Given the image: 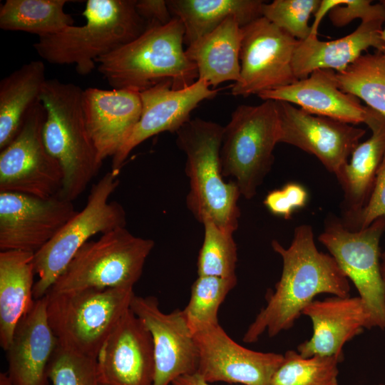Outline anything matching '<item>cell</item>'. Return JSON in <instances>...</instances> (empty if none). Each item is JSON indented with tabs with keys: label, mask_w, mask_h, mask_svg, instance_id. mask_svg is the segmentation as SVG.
Segmentation results:
<instances>
[{
	"label": "cell",
	"mask_w": 385,
	"mask_h": 385,
	"mask_svg": "<svg viewBox=\"0 0 385 385\" xmlns=\"http://www.w3.org/2000/svg\"><path fill=\"white\" fill-rule=\"evenodd\" d=\"M135 8L148 25L151 24L164 25L173 19L165 0H136Z\"/></svg>",
	"instance_id": "39"
},
{
	"label": "cell",
	"mask_w": 385,
	"mask_h": 385,
	"mask_svg": "<svg viewBox=\"0 0 385 385\" xmlns=\"http://www.w3.org/2000/svg\"><path fill=\"white\" fill-rule=\"evenodd\" d=\"M0 385H14V384L12 383L7 373L1 372L0 374Z\"/></svg>",
	"instance_id": "42"
},
{
	"label": "cell",
	"mask_w": 385,
	"mask_h": 385,
	"mask_svg": "<svg viewBox=\"0 0 385 385\" xmlns=\"http://www.w3.org/2000/svg\"><path fill=\"white\" fill-rule=\"evenodd\" d=\"M381 272L383 277V279L385 282V252L381 256Z\"/></svg>",
	"instance_id": "43"
},
{
	"label": "cell",
	"mask_w": 385,
	"mask_h": 385,
	"mask_svg": "<svg viewBox=\"0 0 385 385\" xmlns=\"http://www.w3.org/2000/svg\"><path fill=\"white\" fill-rule=\"evenodd\" d=\"M136 0H88L83 16L86 24L70 26L58 33L38 38L34 48L53 64H73L80 75H88L96 61L142 34L148 23L138 14Z\"/></svg>",
	"instance_id": "3"
},
{
	"label": "cell",
	"mask_w": 385,
	"mask_h": 385,
	"mask_svg": "<svg viewBox=\"0 0 385 385\" xmlns=\"http://www.w3.org/2000/svg\"><path fill=\"white\" fill-rule=\"evenodd\" d=\"M302 314L312 324L311 337L297 348L303 357L336 356L344 359L345 344L364 329H372L369 314L359 296L314 299Z\"/></svg>",
	"instance_id": "19"
},
{
	"label": "cell",
	"mask_w": 385,
	"mask_h": 385,
	"mask_svg": "<svg viewBox=\"0 0 385 385\" xmlns=\"http://www.w3.org/2000/svg\"><path fill=\"white\" fill-rule=\"evenodd\" d=\"M237 283V276H197L191 287L189 302L183 309L192 334L219 324L218 309Z\"/></svg>",
	"instance_id": "31"
},
{
	"label": "cell",
	"mask_w": 385,
	"mask_h": 385,
	"mask_svg": "<svg viewBox=\"0 0 385 385\" xmlns=\"http://www.w3.org/2000/svg\"><path fill=\"white\" fill-rule=\"evenodd\" d=\"M378 385H385V384H378Z\"/></svg>",
	"instance_id": "45"
},
{
	"label": "cell",
	"mask_w": 385,
	"mask_h": 385,
	"mask_svg": "<svg viewBox=\"0 0 385 385\" xmlns=\"http://www.w3.org/2000/svg\"><path fill=\"white\" fill-rule=\"evenodd\" d=\"M224 127L200 118L190 119L175 133L176 144L186 157L190 190L186 205L195 219H210L218 227L235 232L239 226L240 190L223 178L220 150Z\"/></svg>",
	"instance_id": "4"
},
{
	"label": "cell",
	"mask_w": 385,
	"mask_h": 385,
	"mask_svg": "<svg viewBox=\"0 0 385 385\" xmlns=\"http://www.w3.org/2000/svg\"><path fill=\"white\" fill-rule=\"evenodd\" d=\"M279 143L277 103L240 105L224 127L220 160L224 177H230L241 195L252 199L274 163Z\"/></svg>",
	"instance_id": "7"
},
{
	"label": "cell",
	"mask_w": 385,
	"mask_h": 385,
	"mask_svg": "<svg viewBox=\"0 0 385 385\" xmlns=\"http://www.w3.org/2000/svg\"><path fill=\"white\" fill-rule=\"evenodd\" d=\"M198 350L196 374L205 382L269 385L284 354L247 349L231 339L220 324L193 334Z\"/></svg>",
	"instance_id": "14"
},
{
	"label": "cell",
	"mask_w": 385,
	"mask_h": 385,
	"mask_svg": "<svg viewBox=\"0 0 385 385\" xmlns=\"http://www.w3.org/2000/svg\"><path fill=\"white\" fill-rule=\"evenodd\" d=\"M45 71L42 61H31L0 81L1 150L16 137L28 112L41 101Z\"/></svg>",
	"instance_id": "28"
},
{
	"label": "cell",
	"mask_w": 385,
	"mask_h": 385,
	"mask_svg": "<svg viewBox=\"0 0 385 385\" xmlns=\"http://www.w3.org/2000/svg\"><path fill=\"white\" fill-rule=\"evenodd\" d=\"M133 288L87 289L46 294L47 314L58 344L97 357L121 317L130 309Z\"/></svg>",
	"instance_id": "8"
},
{
	"label": "cell",
	"mask_w": 385,
	"mask_h": 385,
	"mask_svg": "<svg viewBox=\"0 0 385 385\" xmlns=\"http://www.w3.org/2000/svg\"><path fill=\"white\" fill-rule=\"evenodd\" d=\"M118 175L106 173L91 189L84 207L65 224L56 236L34 254V298L46 295L78 250L98 233L125 227L123 207L110 197L119 185Z\"/></svg>",
	"instance_id": "9"
},
{
	"label": "cell",
	"mask_w": 385,
	"mask_h": 385,
	"mask_svg": "<svg viewBox=\"0 0 385 385\" xmlns=\"http://www.w3.org/2000/svg\"><path fill=\"white\" fill-rule=\"evenodd\" d=\"M35 274L34 253L0 252V344L5 351L18 323L34 304Z\"/></svg>",
	"instance_id": "25"
},
{
	"label": "cell",
	"mask_w": 385,
	"mask_h": 385,
	"mask_svg": "<svg viewBox=\"0 0 385 385\" xmlns=\"http://www.w3.org/2000/svg\"><path fill=\"white\" fill-rule=\"evenodd\" d=\"M46 110L41 102L28 112L16 137L0 153V192L41 198L59 196L63 174L43 140Z\"/></svg>",
	"instance_id": "11"
},
{
	"label": "cell",
	"mask_w": 385,
	"mask_h": 385,
	"mask_svg": "<svg viewBox=\"0 0 385 385\" xmlns=\"http://www.w3.org/2000/svg\"><path fill=\"white\" fill-rule=\"evenodd\" d=\"M76 211L59 196L41 198L0 192V250L37 252Z\"/></svg>",
	"instance_id": "13"
},
{
	"label": "cell",
	"mask_w": 385,
	"mask_h": 385,
	"mask_svg": "<svg viewBox=\"0 0 385 385\" xmlns=\"http://www.w3.org/2000/svg\"><path fill=\"white\" fill-rule=\"evenodd\" d=\"M242 28L240 76L232 87L235 96L247 97L292 84L296 38L260 17Z\"/></svg>",
	"instance_id": "12"
},
{
	"label": "cell",
	"mask_w": 385,
	"mask_h": 385,
	"mask_svg": "<svg viewBox=\"0 0 385 385\" xmlns=\"http://www.w3.org/2000/svg\"><path fill=\"white\" fill-rule=\"evenodd\" d=\"M335 73L331 69H318L307 78L264 91L258 96L264 101L287 102L309 113L346 123H364L366 106H363L356 96L339 88L334 79Z\"/></svg>",
	"instance_id": "22"
},
{
	"label": "cell",
	"mask_w": 385,
	"mask_h": 385,
	"mask_svg": "<svg viewBox=\"0 0 385 385\" xmlns=\"http://www.w3.org/2000/svg\"><path fill=\"white\" fill-rule=\"evenodd\" d=\"M381 40L385 43V27L383 28L381 31Z\"/></svg>",
	"instance_id": "44"
},
{
	"label": "cell",
	"mask_w": 385,
	"mask_h": 385,
	"mask_svg": "<svg viewBox=\"0 0 385 385\" xmlns=\"http://www.w3.org/2000/svg\"><path fill=\"white\" fill-rule=\"evenodd\" d=\"M364 123L371 136L356 146L349 161L335 175L344 193L342 221L357 215L366 204L385 155V116L366 106Z\"/></svg>",
	"instance_id": "24"
},
{
	"label": "cell",
	"mask_w": 385,
	"mask_h": 385,
	"mask_svg": "<svg viewBox=\"0 0 385 385\" xmlns=\"http://www.w3.org/2000/svg\"><path fill=\"white\" fill-rule=\"evenodd\" d=\"M218 89L197 79L183 89H173L170 81L140 92L142 110L132 133L112 158L111 171L118 175L131 151L150 137L163 132L176 133L190 118V113L204 100L212 99Z\"/></svg>",
	"instance_id": "17"
},
{
	"label": "cell",
	"mask_w": 385,
	"mask_h": 385,
	"mask_svg": "<svg viewBox=\"0 0 385 385\" xmlns=\"http://www.w3.org/2000/svg\"><path fill=\"white\" fill-rule=\"evenodd\" d=\"M83 89L73 83L46 80L41 102L46 110L43 140L63 174L59 197L73 202L101 167L82 107Z\"/></svg>",
	"instance_id": "5"
},
{
	"label": "cell",
	"mask_w": 385,
	"mask_h": 385,
	"mask_svg": "<svg viewBox=\"0 0 385 385\" xmlns=\"http://www.w3.org/2000/svg\"><path fill=\"white\" fill-rule=\"evenodd\" d=\"M385 217V155L377 171L369 198L363 209L355 216L342 223L355 231L364 229L376 220Z\"/></svg>",
	"instance_id": "36"
},
{
	"label": "cell",
	"mask_w": 385,
	"mask_h": 385,
	"mask_svg": "<svg viewBox=\"0 0 385 385\" xmlns=\"http://www.w3.org/2000/svg\"><path fill=\"white\" fill-rule=\"evenodd\" d=\"M271 245L282 257V274L274 290L267 294L266 305L247 329L245 343L257 342L265 332L274 337L291 329L319 294L349 296V279L331 255L317 250L310 225L297 226L288 247L275 240Z\"/></svg>",
	"instance_id": "1"
},
{
	"label": "cell",
	"mask_w": 385,
	"mask_h": 385,
	"mask_svg": "<svg viewBox=\"0 0 385 385\" xmlns=\"http://www.w3.org/2000/svg\"><path fill=\"white\" fill-rule=\"evenodd\" d=\"M172 385H212L202 380L196 373L184 375L175 379Z\"/></svg>",
	"instance_id": "41"
},
{
	"label": "cell",
	"mask_w": 385,
	"mask_h": 385,
	"mask_svg": "<svg viewBox=\"0 0 385 385\" xmlns=\"http://www.w3.org/2000/svg\"><path fill=\"white\" fill-rule=\"evenodd\" d=\"M155 242L133 235L125 227L85 243L48 294L110 288H133Z\"/></svg>",
	"instance_id": "6"
},
{
	"label": "cell",
	"mask_w": 385,
	"mask_h": 385,
	"mask_svg": "<svg viewBox=\"0 0 385 385\" xmlns=\"http://www.w3.org/2000/svg\"><path fill=\"white\" fill-rule=\"evenodd\" d=\"M185 29L178 18L164 25L148 24L130 43L96 61L99 73L113 88L139 92L170 81L183 89L198 79L196 65L183 48Z\"/></svg>",
	"instance_id": "2"
},
{
	"label": "cell",
	"mask_w": 385,
	"mask_h": 385,
	"mask_svg": "<svg viewBox=\"0 0 385 385\" xmlns=\"http://www.w3.org/2000/svg\"><path fill=\"white\" fill-rule=\"evenodd\" d=\"M82 107L87 129L103 163L115 155L138 122L142 110L140 92L87 88L83 92Z\"/></svg>",
	"instance_id": "20"
},
{
	"label": "cell",
	"mask_w": 385,
	"mask_h": 385,
	"mask_svg": "<svg viewBox=\"0 0 385 385\" xmlns=\"http://www.w3.org/2000/svg\"><path fill=\"white\" fill-rule=\"evenodd\" d=\"M47 304L46 296L34 299L6 350L7 374L14 385H49L48 364L58 339L48 322Z\"/></svg>",
	"instance_id": "21"
},
{
	"label": "cell",
	"mask_w": 385,
	"mask_h": 385,
	"mask_svg": "<svg viewBox=\"0 0 385 385\" xmlns=\"http://www.w3.org/2000/svg\"><path fill=\"white\" fill-rule=\"evenodd\" d=\"M328 14L332 24L337 27H343L356 19H360L361 21H385V2L373 4L369 0H344Z\"/></svg>",
	"instance_id": "37"
},
{
	"label": "cell",
	"mask_w": 385,
	"mask_h": 385,
	"mask_svg": "<svg viewBox=\"0 0 385 385\" xmlns=\"http://www.w3.org/2000/svg\"><path fill=\"white\" fill-rule=\"evenodd\" d=\"M202 224L204 239L197 260V276H236L237 247L234 232L218 227L209 218Z\"/></svg>",
	"instance_id": "33"
},
{
	"label": "cell",
	"mask_w": 385,
	"mask_h": 385,
	"mask_svg": "<svg viewBox=\"0 0 385 385\" xmlns=\"http://www.w3.org/2000/svg\"><path fill=\"white\" fill-rule=\"evenodd\" d=\"M279 143L295 146L314 155L336 175L366 130L330 118L309 113L284 101H276Z\"/></svg>",
	"instance_id": "16"
},
{
	"label": "cell",
	"mask_w": 385,
	"mask_h": 385,
	"mask_svg": "<svg viewBox=\"0 0 385 385\" xmlns=\"http://www.w3.org/2000/svg\"><path fill=\"white\" fill-rule=\"evenodd\" d=\"M334 79L342 91L385 116V50L362 54Z\"/></svg>",
	"instance_id": "30"
},
{
	"label": "cell",
	"mask_w": 385,
	"mask_h": 385,
	"mask_svg": "<svg viewBox=\"0 0 385 385\" xmlns=\"http://www.w3.org/2000/svg\"><path fill=\"white\" fill-rule=\"evenodd\" d=\"M130 309L149 331L153 344V385H172L178 377L197 372L198 350L183 310L161 311L153 296L132 297Z\"/></svg>",
	"instance_id": "15"
},
{
	"label": "cell",
	"mask_w": 385,
	"mask_h": 385,
	"mask_svg": "<svg viewBox=\"0 0 385 385\" xmlns=\"http://www.w3.org/2000/svg\"><path fill=\"white\" fill-rule=\"evenodd\" d=\"M96 362L101 385H153V339L130 309L101 347Z\"/></svg>",
	"instance_id": "18"
},
{
	"label": "cell",
	"mask_w": 385,
	"mask_h": 385,
	"mask_svg": "<svg viewBox=\"0 0 385 385\" xmlns=\"http://www.w3.org/2000/svg\"><path fill=\"white\" fill-rule=\"evenodd\" d=\"M382 20L361 21L350 34L340 38L323 41L316 36L297 41L292 66L296 78H307L318 69L342 72L370 47L385 50L381 40Z\"/></svg>",
	"instance_id": "23"
},
{
	"label": "cell",
	"mask_w": 385,
	"mask_h": 385,
	"mask_svg": "<svg viewBox=\"0 0 385 385\" xmlns=\"http://www.w3.org/2000/svg\"><path fill=\"white\" fill-rule=\"evenodd\" d=\"M321 0H274L264 3L262 16L298 41L307 38L312 31L309 19Z\"/></svg>",
	"instance_id": "35"
},
{
	"label": "cell",
	"mask_w": 385,
	"mask_h": 385,
	"mask_svg": "<svg viewBox=\"0 0 385 385\" xmlns=\"http://www.w3.org/2000/svg\"><path fill=\"white\" fill-rule=\"evenodd\" d=\"M342 361L336 356L303 357L288 350L269 385H338V364Z\"/></svg>",
	"instance_id": "32"
},
{
	"label": "cell",
	"mask_w": 385,
	"mask_h": 385,
	"mask_svg": "<svg viewBox=\"0 0 385 385\" xmlns=\"http://www.w3.org/2000/svg\"><path fill=\"white\" fill-rule=\"evenodd\" d=\"M344 0H321L319 6L314 14V21L311 26L312 31L310 36H317L319 24L325 14L334 6L341 4Z\"/></svg>",
	"instance_id": "40"
},
{
	"label": "cell",
	"mask_w": 385,
	"mask_h": 385,
	"mask_svg": "<svg viewBox=\"0 0 385 385\" xmlns=\"http://www.w3.org/2000/svg\"><path fill=\"white\" fill-rule=\"evenodd\" d=\"M67 0H6L0 7V28L24 31L38 38L52 35L73 25L64 11Z\"/></svg>",
	"instance_id": "29"
},
{
	"label": "cell",
	"mask_w": 385,
	"mask_h": 385,
	"mask_svg": "<svg viewBox=\"0 0 385 385\" xmlns=\"http://www.w3.org/2000/svg\"><path fill=\"white\" fill-rule=\"evenodd\" d=\"M242 36V28L230 17L190 44L185 53L196 65L198 79L205 81L212 88L225 81L237 82L240 76Z\"/></svg>",
	"instance_id": "26"
},
{
	"label": "cell",
	"mask_w": 385,
	"mask_h": 385,
	"mask_svg": "<svg viewBox=\"0 0 385 385\" xmlns=\"http://www.w3.org/2000/svg\"><path fill=\"white\" fill-rule=\"evenodd\" d=\"M173 18L184 26V43L188 46L211 33L230 17L241 27L262 17L261 0H167Z\"/></svg>",
	"instance_id": "27"
},
{
	"label": "cell",
	"mask_w": 385,
	"mask_h": 385,
	"mask_svg": "<svg viewBox=\"0 0 385 385\" xmlns=\"http://www.w3.org/2000/svg\"><path fill=\"white\" fill-rule=\"evenodd\" d=\"M384 231L385 217L352 231L344 227L340 219L330 215L318 240L354 284L369 314L371 327L385 332V282L379 252Z\"/></svg>",
	"instance_id": "10"
},
{
	"label": "cell",
	"mask_w": 385,
	"mask_h": 385,
	"mask_svg": "<svg viewBox=\"0 0 385 385\" xmlns=\"http://www.w3.org/2000/svg\"><path fill=\"white\" fill-rule=\"evenodd\" d=\"M308 193L297 183H289L282 188L270 191L264 200V205L273 215L290 219L297 209L305 206Z\"/></svg>",
	"instance_id": "38"
},
{
	"label": "cell",
	"mask_w": 385,
	"mask_h": 385,
	"mask_svg": "<svg viewBox=\"0 0 385 385\" xmlns=\"http://www.w3.org/2000/svg\"><path fill=\"white\" fill-rule=\"evenodd\" d=\"M48 376L52 385H101L96 359L59 344L49 362Z\"/></svg>",
	"instance_id": "34"
}]
</instances>
